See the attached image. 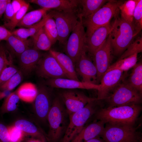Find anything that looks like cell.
<instances>
[{"mask_svg": "<svg viewBox=\"0 0 142 142\" xmlns=\"http://www.w3.org/2000/svg\"><path fill=\"white\" fill-rule=\"evenodd\" d=\"M113 54L109 34L103 44L93 56L97 70V83L100 82L103 76L111 65Z\"/></svg>", "mask_w": 142, "mask_h": 142, "instance_id": "cell-11", "label": "cell"}, {"mask_svg": "<svg viewBox=\"0 0 142 142\" xmlns=\"http://www.w3.org/2000/svg\"><path fill=\"white\" fill-rule=\"evenodd\" d=\"M136 0H128L123 2L119 7L120 18L133 24V14Z\"/></svg>", "mask_w": 142, "mask_h": 142, "instance_id": "cell-29", "label": "cell"}, {"mask_svg": "<svg viewBox=\"0 0 142 142\" xmlns=\"http://www.w3.org/2000/svg\"><path fill=\"white\" fill-rule=\"evenodd\" d=\"M35 70L37 75L42 78H67L57 60L49 53L42 57Z\"/></svg>", "mask_w": 142, "mask_h": 142, "instance_id": "cell-10", "label": "cell"}, {"mask_svg": "<svg viewBox=\"0 0 142 142\" xmlns=\"http://www.w3.org/2000/svg\"><path fill=\"white\" fill-rule=\"evenodd\" d=\"M10 142H21L24 135L19 129L14 126L7 127Z\"/></svg>", "mask_w": 142, "mask_h": 142, "instance_id": "cell-38", "label": "cell"}, {"mask_svg": "<svg viewBox=\"0 0 142 142\" xmlns=\"http://www.w3.org/2000/svg\"><path fill=\"white\" fill-rule=\"evenodd\" d=\"M29 7V3H26L20 10L14 14L12 19L5 23L3 26L10 31H13L26 14Z\"/></svg>", "mask_w": 142, "mask_h": 142, "instance_id": "cell-32", "label": "cell"}, {"mask_svg": "<svg viewBox=\"0 0 142 142\" xmlns=\"http://www.w3.org/2000/svg\"><path fill=\"white\" fill-rule=\"evenodd\" d=\"M109 0H79L82 8L79 9V18H86L98 11Z\"/></svg>", "mask_w": 142, "mask_h": 142, "instance_id": "cell-23", "label": "cell"}, {"mask_svg": "<svg viewBox=\"0 0 142 142\" xmlns=\"http://www.w3.org/2000/svg\"><path fill=\"white\" fill-rule=\"evenodd\" d=\"M133 25L136 36L142 29V0H136Z\"/></svg>", "mask_w": 142, "mask_h": 142, "instance_id": "cell-33", "label": "cell"}, {"mask_svg": "<svg viewBox=\"0 0 142 142\" xmlns=\"http://www.w3.org/2000/svg\"><path fill=\"white\" fill-rule=\"evenodd\" d=\"M87 51L85 50L83 52L75 64V71L82 77L83 82L97 84V69L94 63L87 54Z\"/></svg>", "mask_w": 142, "mask_h": 142, "instance_id": "cell-15", "label": "cell"}, {"mask_svg": "<svg viewBox=\"0 0 142 142\" xmlns=\"http://www.w3.org/2000/svg\"><path fill=\"white\" fill-rule=\"evenodd\" d=\"M9 0H0V17L4 13Z\"/></svg>", "mask_w": 142, "mask_h": 142, "instance_id": "cell-46", "label": "cell"}, {"mask_svg": "<svg viewBox=\"0 0 142 142\" xmlns=\"http://www.w3.org/2000/svg\"><path fill=\"white\" fill-rule=\"evenodd\" d=\"M49 126L46 137L49 142H59L64 135L69 121V115L60 97L53 100L47 117Z\"/></svg>", "mask_w": 142, "mask_h": 142, "instance_id": "cell-1", "label": "cell"}, {"mask_svg": "<svg viewBox=\"0 0 142 142\" xmlns=\"http://www.w3.org/2000/svg\"><path fill=\"white\" fill-rule=\"evenodd\" d=\"M60 96L69 116L88 103L98 100L97 98L89 97L82 92L72 90L63 91L60 93Z\"/></svg>", "mask_w": 142, "mask_h": 142, "instance_id": "cell-12", "label": "cell"}, {"mask_svg": "<svg viewBox=\"0 0 142 142\" xmlns=\"http://www.w3.org/2000/svg\"><path fill=\"white\" fill-rule=\"evenodd\" d=\"M105 124V123L102 121H95L88 125L84 126L80 132L70 142H84L100 137L104 131Z\"/></svg>", "mask_w": 142, "mask_h": 142, "instance_id": "cell-20", "label": "cell"}, {"mask_svg": "<svg viewBox=\"0 0 142 142\" xmlns=\"http://www.w3.org/2000/svg\"><path fill=\"white\" fill-rule=\"evenodd\" d=\"M105 99L108 107L139 105L142 101V93L129 85L124 80Z\"/></svg>", "mask_w": 142, "mask_h": 142, "instance_id": "cell-7", "label": "cell"}, {"mask_svg": "<svg viewBox=\"0 0 142 142\" xmlns=\"http://www.w3.org/2000/svg\"><path fill=\"white\" fill-rule=\"evenodd\" d=\"M12 35V32L4 26H0V42L3 40L7 41Z\"/></svg>", "mask_w": 142, "mask_h": 142, "instance_id": "cell-44", "label": "cell"}, {"mask_svg": "<svg viewBox=\"0 0 142 142\" xmlns=\"http://www.w3.org/2000/svg\"><path fill=\"white\" fill-rule=\"evenodd\" d=\"M26 3L24 1L22 0H13L11 1V4L14 14L19 10Z\"/></svg>", "mask_w": 142, "mask_h": 142, "instance_id": "cell-45", "label": "cell"}, {"mask_svg": "<svg viewBox=\"0 0 142 142\" xmlns=\"http://www.w3.org/2000/svg\"><path fill=\"white\" fill-rule=\"evenodd\" d=\"M45 32L52 44L58 40V32L54 19L50 18L47 21L43 27Z\"/></svg>", "mask_w": 142, "mask_h": 142, "instance_id": "cell-34", "label": "cell"}, {"mask_svg": "<svg viewBox=\"0 0 142 142\" xmlns=\"http://www.w3.org/2000/svg\"><path fill=\"white\" fill-rule=\"evenodd\" d=\"M5 98L0 108V112L2 114L15 110L20 99L16 91L11 93Z\"/></svg>", "mask_w": 142, "mask_h": 142, "instance_id": "cell-31", "label": "cell"}, {"mask_svg": "<svg viewBox=\"0 0 142 142\" xmlns=\"http://www.w3.org/2000/svg\"><path fill=\"white\" fill-rule=\"evenodd\" d=\"M118 69L107 71L100 81V88L98 91V100L105 99L115 88L125 79L126 74Z\"/></svg>", "mask_w": 142, "mask_h": 142, "instance_id": "cell-13", "label": "cell"}, {"mask_svg": "<svg viewBox=\"0 0 142 142\" xmlns=\"http://www.w3.org/2000/svg\"><path fill=\"white\" fill-rule=\"evenodd\" d=\"M113 26L109 22L96 29L87 37V51L92 56L96 51L103 44L111 32Z\"/></svg>", "mask_w": 142, "mask_h": 142, "instance_id": "cell-16", "label": "cell"}, {"mask_svg": "<svg viewBox=\"0 0 142 142\" xmlns=\"http://www.w3.org/2000/svg\"><path fill=\"white\" fill-rule=\"evenodd\" d=\"M122 1L109 0L93 14L85 19H82L84 27L86 28V37L90 35L96 29L109 23L113 18L118 16L119 7Z\"/></svg>", "mask_w": 142, "mask_h": 142, "instance_id": "cell-4", "label": "cell"}, {"mask_svg": "<svg viewBox=\"0 0 142 142\" xmlns=\"http://www.w3.org/2000/svg\"><path fill=\"white\" fill-rule=\"evenodd\" d=\"M49 10L42 8L31 11L25 15L17 26L28 28L41 20Z\"/></svg>", "mask_w": 142, "mask_h": 142, "instance_id": "cell-24", "label": "cell"}, {"mask_svg": "<svg viewBox=\"0 0 142 142\" xmlns=\"http://www.w3.org/2000/svg\"><path fill=\"white\" fill-rule=\"evenodd\" d=\"M79 9L65 12L55 10L49 12L55 21L58 32L59 44L65 45L77 24L79 20Z\"/></svg>", "mask_w": 142, "mask_h": 142, "instance_id": "cell-8", "label": "cell"}, {"mask_svg": "<svg viewBox=\"0 0 142 142\" xmlns=\"http://www.w3.org/2000/svg\"><path fill=\"white\" fill-rule=\"evenodd\" d=\"M52 18L49 12L47 14L39 21L28 28L30 36L32 37L40 29L43 27L47 20L50 18Z\"/></svg>", "mask_w": 142, "mask_h": 142, "instance_id": "cell-40", "label": "cell"}, {"mask_svg": "<svg viewBox=\"0 0 142 142\" xmlns=\"http://www.w3.org/2000/svg\"><path fill=\"white\" fill-rule=\"evenodd\" d=\"M4 13L5 18L8 20V21L11 20L13 17L14 14L11 0H9Z\"/></svg>", "mask_w": 142, "mask_h": 142, "instance_id": "cell-43", "label": "cell"}, {"mask_svg": "<svg viewBox=\"0 0 142 142\" xmlns=\"http://www.w3.org/2000/svg\"><path fill=\"white\" fill-rule=\"evenodd\" d=\"M142 51V38L139 37L132 42L118 60H120L135 53L138 54Z\"/></svg>", "mask_w": 142, "mask_h": 142, "instance_id": "cell-36", "label": "cell"}, {"mask_svg": "<svg viewBox=\"0 0 142 142\" xmlns=\"http://www.w3.org/2000/svg\"><path fill=\"white\" fill-rule=\"evenodd\" d=\"M140 105L100 108L94 114L96 120L105 124H120L134 125L141 111Z\"/></svg>", "mask_w": 142, "mask_h": 142, "instance_id": "cell-2", "label": "cell"}, {"mask_svg": "<svg viewBox=\"0 0 142 142\" xmlns=\"http://www.w3.org/2000/svg\"><path fill=\"white\" fill-rule=\"evenodd\" d=\"M19 70L12 63L6 67L0 75V87L8 80Z\"/></svg>", "mask_w": 142, "mask_h": 142, "instance_id": "cell-37", "label": "cell"}, {"mask_svg": "<svg viewBox=\"0 0 142 142\" xmlns=\"http://www.w3.org/2000/svg\"><path fill=\"white\" fill-rule=\"evenodd\" d=\"M14 126L20 130L25 135L46 142V138L43 133L31 121L24 119H19L15 122Z\"/></svg>", "mask_w": 142, "mask_h": 142, "instance_id": "cell-22", "label": "cell"}, {"mask_svg": "<svg viewBox=\"0 0 142 142\" xmlns=\"http://www.w3.org/2000/svg\"><path fill=\"white\" fill-rule=\"evenodd\" d=\"M86 38L82 18H79L77 24L64 45L65 54L71 58L74 64L83 52L87 50Z\"/></svg>", "mask_w": 142, "mask_h": 142, "instance_id": "cell-9", "label": "cell"}, {"mask_svg": "<svg viewBox=\"0 0 142 142\" xmlns=\"http://www.w3.org/2000/svg\"><path fill=\"white\" fill-rule=\"evenodd\" d=\"M100 136L106 142H141V133L134 125L106 123Z\"/></svg>", "mask_w": 142, "mask_h": 142, "instance_id": "cell-5", "label": "cell"}, {"mask_svg": "<svg viewBox=\"0 0 142 142\" xmlns=\"http://www.w3.org/2000/svg\"><path fill=\"white\" fill-rule=\"evenodd\" d=\"M84 142H106L100 137H98Z\"/></svg>", "mask_w": 142, "mask_h": 142, "instance_id": "cell-47", "label": "cell"}, {"mask_svg": "<svg viewBox=\"0 0 142 142\" xmlns=\"http://www.w3.org/2000/svg\"><path fill=\"white\" fill-rule=\"evenodd\" d=\"M29 2L42 8L65 12L78 10L79 5V0H31Z\"/></svg>", "mask_w": 142, "mask_h": 142, "instance_id": "cell-19", "label": "cell"}, {"mask_svg": "<svg viewBox=\"0 0 142 142\" xmlns=\"http://www.w3.org/2000/svg\"><path fill=\"white\" fill-rule=\"evenodd\" d=\"M33 48L37 50H49L53 45L44 31L43 27L32 37Z\"/></svg>", "mask_w": 142, "mask_h": 142, "instance_id": "cell-26", "label": "cell"}, {"mask_svg": "<svg viewBox=\"0 0 142 142\" xmlns=\"http://www.w3.org/2000/svg\"><path fill=\"white\" fill-rule=\"evenodd\" d=\"M12 35L22 40H26L30 36L28 28H20L12 32Z\"/></svg>", "mask_w": 142, "mask_h": 142, "instance_id": "cell-41", "label": "cell"}, {"mask_svg": "<svg viewBox=\"0 0 142 142\" xmlns=\"http://www.w3.org/2000/svg\"><path fill=\"white\" fill-rule=\"evenodd\" d=\"M26 142H43L40 140L33 138H28Z\"/></svg>", "mask_w": 142, "mask_h": 142, "instance_id": "cell-48", "label": "cell"}, {"mask_svg": "<svg viewBox=\"0 0 142 142\" xmlns=\"http://www.w3.org/2000/svg\"><path fill=\"white\" fill-rule=\"evenodd\" d=\"M56 59L66 74L68 79L79 81L74 64L66 54L50 49L49 52Z\"/></svg>", "mask_w": 142, "mask_h": 142, "instance_id": "cell-21", "label": "cell"}, {"mask_svg": "<svg viewBox=\"0 0 142 142\" xmlns=\"http://www.w3.org/2000/svg\"><path fill=\"white\" fill-rule=\"evenodd\" d=\"M0 142H10L7 126L0 122Z\"/></svg>", "mask_w": 142, "mask_h": 142, "instance_id": "cell-42", "label": "cell"}, {"mask_svg": "<svg viewBox=\"0 0 142 142\" xmlns=\"http://www.w3.org/2000/svg\"><path fill=\"white\" fill-rule=\"evenodd\" d=\"M7 41L11 50L18 57L23 52L29 48L30 43L28 40H22L12 35L9 37Z\"/></svg>", "mask_w": 142, "mask_h": 142, "instance_id": "cell-28", "label": "cell"}, {"mask_svg": "<svg viewBox=\"0 0 142 142\" xmlns=\"http://www.w3.org/2000/svg\"><path fill=\"white\" fill-rule=\"evenodd\" d=\"M42 56L41 53L34 48H29L19 56V69L26 76L30 75L35 69Z\"/></svg>", "mask_w": 142, "mask_h": 142, "instance_id": "cell-18", "label": "cell"}, {"mask_svg": "<svg viewBox=\"0 0 142 142\" xmlns=\"http://www.w3.org/2000/svg\"><path fill=\"white\" fill-rule=\"evenodd\" d=\"M138 55V54L135 53L122 59L118 60L115 63L110 65L106 71L118 69L126 72L137 63Z\"/></svg>", "mask_w": 142, "mask_h": 142, "instance_id": "cell-30", "label": "cell"}, {"mask_svg": "<svg viewBox=\"0 0 142 142\" xmlns=\"http://www.w3.org/2000/svg\"><path fill=\"white\" fill-rule=\"evenodd\" d=\"M12 61L11 55L10 54L8 58L5 49L0 44V75L6 67L12 63Z\"/></svg>", "mask_w": 142, "mask_h": 142, "instance_id": "cell-39", "label": "cell"}, {"mask_svg": "<svg viewBox=\"0 0 142 142\" xmlns=\"http://www.w3.org/2000/svg\"><path fill=\"white\" fill-rule=\"evenodd\" d=\"M16 91L20 99L26 102L31 103L35 100L38 89L34 84L27 82L22 84Z\"/></svg>", "mask_w": 142, "mask_h": 142, "instance_id": "cell-25", "label": "cell"}, {"mask_svg": "<svg viewBox=\"0 0 142 142\" xmlns=\"http://www.w3.org/2000/svg\"><path fill=\"white\" fill-rule=\"evenodd\" d=\"M37 89V94L34 101L35 112L39 119L45 122L53 101L52 94L50 90L45 85L40 86Z\"/></svg>", "mask_w": 142, "mask_h": 142, "instance_id": "cell-14", "label": "cell"}, {"mask_svg": "<svg viewBox=\"0 0 142 142\" xmlns=\"http://www.w3.org/2000/svg\"><path fill=\"white\" fill-rule=\"evenodd\" d=\"M113 24L110 34L113 55L118 56L124 52L136 35L133 25L118 16Z\"/></svg>", "mask_w": 142, "mask_h": 142, "instance_id": "cell-3", "label": "cell"}, {"mask_svg": "<svg viewBox=\"0 0 142 142\" xmlns=\"http://www.w3.org/2000/svg\"><path fill=\"white\" fill-rule=\"evenodd\" d=\"M46 84L52 88L68 89H80L98 91L100 88V84L64 78L48 79Z\"/></svg>", "mask_w": 142, "mask_h": 142, "instance_id": "cell-17", "label": "cell"}, {"mask_svg": "<svg viewBox=\"0 0 142 142\" xmlns=\"http://www.w3.org/2000/svg\"><path fill=\"white\" fill-rule=\"evenodd\" d=\"M131 72L126 81L131 86L142 93V64L137 63L133 68Z\"/></svg>", "mask_w": 142, "mask_h": 142, "instance_id": "cell-27", "label": "cell"}, {"mask_svg": "<svg viewBox=\"0 0 142 142\" xmlns=\"http://www.w3.org/2000/svg\"><path fill=\"white\" fill-rule=\"evenodd\" d=\"M23 75L19 69V71L8 80L0 87V91L13 90L22 81Z\"/></svg>", "mask_w": 142, "mask_h": 142, "instance_id": "cell-35", "label": "cell"}, {"mask_svg": "<svg viewBox=\"0 0 142 142\" xmlns=\"http://www.w3.org/2000/svg\"><path fill=\"white\" fill-rule=\"evenodd\" d=\"M97 100L88 103L82 108L69 116L68 126L59 142H70L80 132L89 119L101 108L96 104Z\"/></svg>", "mask_w": 142, "mask_h": 142, "instance_id": "cell-6", "label": "cell"}]
</instances>
